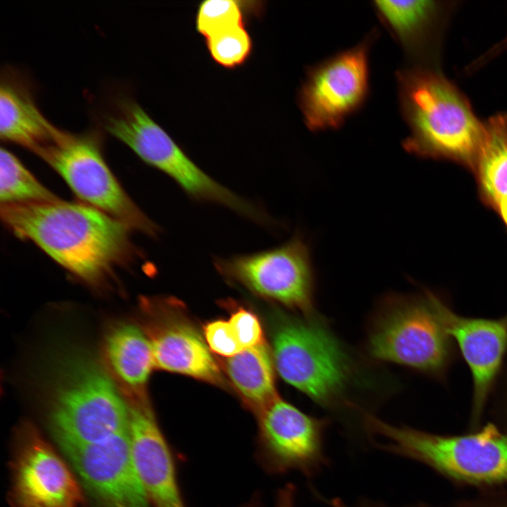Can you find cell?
Instances as JSON below:
<instances>
[{
  "label": "cell",
  "mask_w": 507,
  "mask_h": 507,
  "mask_svg": "<svg viewBox=\"0 0 507 507\" xmlns=\"http://www.w3.org/2000/svg\"><path fill=\"white\" fill-rule=\"evenodd\" d=\"M1 217L17 237L90 285L105 282L136 254L130 227L84 203L1 204Z\"/></svg>",
  "instance_id": "cell-1"
},
{
  "label": "cell",
  "mask_w": 507,
  "mask_h": 507,
  "mask_svg": "<svg viewBox=\"0 0 507 507\" xmlns=\"http://www.w3.org/2000/svg\"><path fill=\"white\" fill-rule=\"evenodd\" d=\"M396 80L401 112L410 130L403 142L406 151L475 166L485 123L462 93L439 73L421 68L399 70Z\"/></svg>",
  "instance_id": "cell-2"
},
{
  "label": "cell",
  "mask_w": 507,
  "mask_h": 507,
  "mask_svg": "<svg viewBox=\"0 0 507 507\" xmlns=\"http://www.w3.org/2000/svg\"><path fill=\"white\" fill-rule=\"evenodd\" d=\"M52 387L47 419L61 451L104 441L128 431L126 399L99 363L84 357L65 361Z\"/></svg>",
  "instance_id": "cell-3"
},
{
  "label": "cell",
  "mask_w": 507,
  "mask_h": 507,
  "mask_svg": "<svg viewBox=\"0 0 507 507\" xmlns=\"http://www.w3.org/2000/svg\"><path fill=\"white\" fill-rule=\"evenodd\" d=\"M273 346L275 367L286 382L326 407L344 400L355 380V363L323 321L313 314L284 319Z\"/></svg>",
  "instance_id": "cell-4"
},
{
  "label": "cell",
  "mask_w": 507,
  "mask_h": 507,
  "mask_svg": "<svg viewBox=\"0 0 507 507\" xmlns=\"http://www.w3.org/2000/svg\"><path fill=\"white\" fill-rule=\"evenodd\" d=\"M104 126L142 161L174 180L196 201L216 204L256 223L264 211L220 184L200 168L170 135L132 99H121Z\"/></svg>",
  "instance_id": "cell-5"
},
{
  "label": "cell",
  "mask_w": 507,
  "mask_h": 507,
  "mask_svg": "<svg viewBox=\"0 0 507 507\" xmlns=\"http://www.w3.org/2000/svg\"><path fill=\"white\" fill-rule=\"evenodd\" d=\"M453 344L427 290L387 296L371 323L366 346L377 361L442 378L455 358Z\"/></svg>",
  "instance_id": "cell-6"
},
{
  "label": "cell",
  "mask_w": 507,
  "mask_h": 507,
  "mask_svg": "<svg viewBox=\"0 0 507 507\" xmlns=\"http://www.w3.org/2000/svg\"><path fill=\"white\" fill-rule=\"evenodd\" d=\"M370 433L383 449L427 463L457 480L473 483L507 482V434L494 425L467 435L442 436L388 424L365 413Z\"/></svg>",
  "instance_id": "cell-7"
},
{
  "label": "cell",
  "mask_w": 507,
  "mask_h": 507,
  "mask_svg": "<svg viewBox=\"0 0 507 507\" xmlns=\"http://www.w3.org/2000/svg\"><path fill=\"white\" fill-rule=\"evenodd\" d=\"M37 154L83 202L123 222L132 230L156 237L159 228L132 201L106 164L89 135L56 129Z\"/></svg>",
  "instance_id": "cell-8"
},
{
  "label": "cell",
  "mask_w": 507,
  "mask_h": 507,
  "mask_svg": "<svg viewBox=\"0 0 507 507\" xmlns=\"http://www.w3.org/2000/svg\"><path fill=\"white\" fill-rule=\"evenodd\" d=\"M376 35L308 68L298 102L308 130L338 129L363 106L369 93V51Z\"/></svg>",
  "instance_id": "cell-9"
},
{
  "label": "cell",
  "mask_w": 507,
  "mask_h": 507,
  "mask_svg": "<svg viewBox=\"0 0 507 507\" xmlns=\"http://www.w3.org/2000/svg\"><path fill=\"white\" fill-rule=\"evenodd\" d=\"M222 275L287 306L313 313L315 278L309 246L300 234L280 246L248 254L215 258Z\"/></svg>",
  "instance_id": "cell-10"
},
{
  "label": "cell",
  "mask_w": 507,
  "mask_h": 507,
  "mask_svg": "<svg viewBox=\"0 0 507 507\" xmlns=\"http://www.w3.org/2000/svg\"><path fill=\"white\" fill-rule=\"evenodd\" d=\"M11 461V507H81L83 491L65 461L30 423L18 430Z\"/></svg>",
  "instance_id": "cell-11"
},
{
  "label": "cell",
  "mask_w": 507,
  "mask_h": 507,
  "mask_svg": "<svg viewBox=\"0 0 507 507\" xmlns=\"http://www.w3.org/2000/svg\"><path fill=\"white\" fill-rule=\"evenodd\" d=\"M326 421L275 399L263 411L255 445L259 467L272 475L299 470L314 473L325 462L323 436Z\"/></svg>",
  "instance_id": "cell-12"
},
{
  "label": "cell",
  "mask_w": 507,
  "mask_h": 507,
  "mask_svg": "<svg viewBox=\"0 0 507 507\" xmlns=\"http://www.w3.org/2000/svg\"><path fill=\"white\" fill-rule=\"evenodd\" d=\"M62 451L94 507H152L132 463L128 431Z\"/></svg>",
  "instance_id": "cell-13"
},
{
  "label": "cell",
  "mask_w": 507,
  "mask_h": 507,
  "mask_svg": "<svg viewBox=\"0 0 507 507\" xmlns=\"http://www.w3.org/2000/svg\"><path fill=\"white\" fill-rule=\"evenodd\" d=\"M132 463L152 507H188L178 477L175 454L146 396L125 398Z\"/></svg>",
  "instance_id": "cell-14"
},
{
  "label": "cell",
  "mask_w": 507,
  "mask_h": 507,
  "mask_svg": "<svg viewBox=\"0 0 507 507\" xmlns=\"http://www.w3.org/2000/svg\"><path fill=\"white\" fill-rule=\"evenodd\" d=\"M428 294L445 330L456 342L470 368L472 418L478 420L507 353V315L499 319L464 317L434 293Z\"/></svg>",
  "instance_id": "cell-15"
},
{
  "label": "cell",
  "mask_w": 507,
  "mask_h": 507,
  "mask_svg": "<svg viewBox=\"0 0 507 507\" xmlns=\"http://www.w3.org/2000/svg\"><path fill=\"white\" fill-rule=\"evenodd\" d=\"M147 332L156 368L212 383L221 380L220 370L199 334L183 323L149 319Z\"/></svg>",
  "instance_id": "cell-16"
},
{
  "label": "cell",
  "mask_w": 507,
  "mask_h": 507,
  "mask_svg": "<svg viewBox=\"0 0 507 507\" xmlns=\"http://www.w3.org/2000/svg\"><path fill=\"white\" fill-rule=\"evenodd\" d=\"M104 354L108 373L123 396L145 394L144 387L154 365L150 339L130 323L115 325L107 332Z\"/></svg>",
  "instance_id": "cell-17"
},
{
  "label": "cell",
  "mask_w": 507,
  "mask_h": 507,
  "mask_svg": "<svg viewBox=\"0 0 507 507\" xmlns=\"http://www.w3.org/2000/svg\"><path fill=\"white\" fill-rule=\"evenodd\" d=\"M57 127L51 124L35 105L29 92L11 80L0 87V136L36 152L49 143Z\"/></svg>",
  "instance_id": "cell-18"
},
{
  "label": "cell",
  "mask_w": 507,
  "mask_h": 507,
  "mask_svg": "<svg viewBox=\"0 0 507 507\" xmlns=\"http://www.w3.org/2000/svg\"><path fill=\"white\" fill-rule=\"evenodd\" d=\"M379 19L408 54L421 47L437 16L439 6L433 1H375Z\"/></svg>",
  "instance_id": "cell-19"
},
{
  "label": "cell",
  "mask_w": 507,
  "mask_h": 507,
  "mask_svg": "<svg viewBox=\"0 0 507 507\" xmlns=\"http://www.w3.org/2000/svg\"><path fill=\"white\" fill-rule=\"evenodd\" d=\"M226 370L236 388L254 406L265 409L275 399L273 363L263 343L228 358Z\"/></svg>",
  "instance_id": "cell-20"
},
{
  "label": "cell",
  "mask_w": 507,
  "mask_h": 507,
  "mask_svg": "<svg viewBox=\"0 0 507 507\" xmlns=\"http://www.w3.org/2000/svg\"><path fill=\"white\" fill-rule=\"evenodd\" d=\"M475 168L480 187L492 204L507 197V115L491 118L485 123Z\"/></svg>",
  "instance_id": "cell-21"
},
{
  "label": "cell",
  "mask_w": 507,
  "mask_h": 507,
  "mask_svg": "<svg viewBox=\"0 0 507 507\" xmlns=\"http://www.w3.org/2000/svg\"><path fill=\"white\" fill-rule=\"evenodd\" d=\"M1 204L48 202L58 199L10 151H0Z\"/></svg>",
  "instance_id": "cell-22"
},
{
  "label": "cell",
  "mask_w": 507,
  "mask_h": 507,
  "mask_svg": "<svg viewBox=\"0 0 507 507\" xmlns=\"http://www.w3.org/2000/svg\"><path fill=\"white\" fill-rule=\"evenodd\" d=\"M265 3L258 1L208 0L199 5L195 25L205 38L224 28L246 25L249 18H258L265 11Z\"/></svg>",
  "instance_id": "cell-23"
},
{
  "label": "cell",
  "mask_w": 507,
  "mask_h": 507,
  "mask_svg": "<svg viewBox=\"0 0 507 507\" xmlns=\"http://www.w3.org/2000/svg\"><path fill=\"white\" fill-rule=\"evenodd\" d=\"M205 39L210 56L225 68L242 65L253 51V40L246 25L224 28Z\"/></svg>",
  "instance_id": "cell-24"
},
{
  "label": "cell",
  "mask_w": 507,
  "mask_h": 507,
  "mask_svg": "<svg viewBox=\"0 0 507 507\" xmlns=\"http://www.w3.org/2000/svg\"><path fill=\"white\" fill-rule=\"evenodd\" d=\"M204 332L209 348L217 354L230 358L243 350L229 321L209 323Z\"/></svg>",
  "instance_id": "cell-25"
},
{
  "label": "cell",
  "mask_w": 507,
  "mask_h": 507,
  "mask_svg": "<svg viewBox=\"0 0 507 507\" xmlns=\"http://www.w3.org/2000/svg\"><path fill=\"white\" fill-rule=\"evenodd\" d=\"M243 349L263 343V332L258 318L245 309L234 313L228 320Z\"/></svg>",
  "instance_id": "cell-26"
},
{
  "label": "cell",
  "mask_w": 507,
  "mask_h": 507,
  "mask_svg": "<svg viewBox=\"0 0 507 507\" xmlns=\"http://www.w3.org/2000/svg\"><path fill=\"white\" fill-rule=\"evenodd\" d=\"M275 507H294V496L290 493H282L276 497Z\"/></svg>",
  "instance_id": "cell-27"
},
{
  "label": "cell",
  "mask_w": 507,
  "mask_h": 507,
  "mask_svg": "<svg viewBox=\"0 0 507 507\" xmlns=\"http://www.w3.org/2000/svg\"><path fill=\"white\" fill-rule=\"evenodd\" d=\"M495 207L507 226V197L501 200Z\"/></svg>",
  "instance_id": "cell-28"
},
{
  "label": "cell",
  "mask_w": 507,
  "mask_h": 507,
  "mask_svg": "<svg viewBox=\"0 0 507 507\" xmlns=\"http://www.w3.org/2000/svg\"><path fill=\"white\" fill-rule=\"evenodd\" d=\"M261 495L258 492H256L248 501L239 507H261Z\"/></svg>",
  "instance_id": "cell-29"
},
{
  "label": "cell",
  "mask_w": 507,
  "mask_h": 507,
  "mask_svg": "<svg viewBox=\"0 0 507 507\" xmlns=\"http://www.w3.org/2000/svg\"><path fill=\"white\" fill-rule=\"evenodd\" d=\"M498 507H507V504H506V505H502V506H498Z\"/></svg>",
  "instance_id": "cell-30"
},
{
  "label": "cell",
  "mask_w": 507,
  "mask_h": 507,
  "mask_svg": "<svg viewBox=\"0 0 507 507\" xmlns=\"http://www.w3.org/2000/svg\"><path fill=\"white\" fill-rule=\"evenodd\" d=\"M345 507H348V506H346Z\"/></svg>",
  "instance_id": "cell-31"
}]
</instances>
